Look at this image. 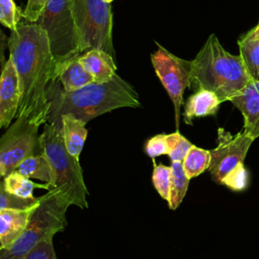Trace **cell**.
I'll return each instance as SVG.
<instances>
[{
  "instance_id": "cell-8",
  "label": "cell",
  "mask_w": 259,
  "mask_h": 259,
  "mask_svg": "<svg viewBox=\"0 0 259 259\" xmlns=\"http://www.w3.org/2000/svg\"><path fill=\"white\" fill-rule=\"evenodd\" d=\"M25 116H17L0 138V168L3 176L16 170L26 158L42 151L38 127Z\"/></svg>"
},
{
  "instance_id": "cell-17",
  "label": "cell",
  "mask_w": 259,
  "mask_h": 259,
  "mask_svg": "<svg viewBox=\"0 0 259 259\" xmlns=\"http://www.w3.org/2000/svg\"><path fill=\"white\" fill-rule=\"evenodd\" d=\"M240 57L251 81H259V26H255L238 40Z\"/></svg>"
},
{
  "instance_id": "cell-21",
  "label": "cell",
  "mask_w": 259,
  "mask_h": 259,
  "mask_svg": "<svg viewBox=\"0 0 259 259\" xmlns=\"http://www.w3.org/2000/svg\"><path fill=\"white\" fill-rule=\"evenodd\" d=\"M210 152L192 146L182 160L183 169L189 179L198 176L209 167Z\"/></svg>"
},
{
  "instance_id": "cell-26",
  "label": "cell",
  "mask_w": 259,
  "mask_h": 259,
  "mask_svg": "<svg viewBox=\"0 0 259 259\" xmlns=\"http://www.w3.org/2000/svg\"><path fill=\"white\" fill-rule=\"evenodd\" d=\"M221 184L226 185L234 191H242L247 188L249 184V174L244 163H239L233 168L223 179Z\"/></svg>"
},
{
  "instance_id": "cell-31",
  "label": "cell",
  "mask_w": 259,
  "mask_h": 259,
  "mask_svg": "<svg viewBox=\"0 0 259 259\" xmlns=\"http://www.w3.org/2000/svg\"><path fill=\"white\" fill-rule=\"evenodd\" d=\"M8 39H9V37L6 36V34L2 31V29L0 27V67H1V69L4 67V64L6 62L5 51L8 48Z\"/></svg>"
},
{
  "instance_id": "cell-11",
  "label": "cell",
  "mask_w": 259,
  "mask_h": 259,
  "mask_svg": "<svg viewBox=\"0 0 259 259\" xmlns=\"http://www.w3.org/2000/svg\"><path fill=\"white\" fill-rule=\"evenodd\" d=\"M20 99L19 81L12 60L8 58L0 75V128L8 127L17 116Z\"/></svg>"
},
{
  "instance_id": "cell-30",
  "label": "cell",
  "mask_w": 259,
  "mask_h": 259,
  "mask_svg": "<svg viewBox=\"0 0 259 259\" xmlns=\"http://www.w3.org/2000/svg\"><path fill=\"white\" fill-rule=\"evenodd\" d=\"M48 2L49 0H27L26 6L22 11L23 19L28 22H36Z\"/></svg>"
},
{
  "instance_id": "cell-34",
  "label": "cell",
  "mask_w": 259,
  "mask_h": 259,
  "mask_svg": "<svg viewBox=\"0 0 259 259\" xmlns=\"http://www.w3.org/2000/svg\"><path fill=\"white\" fill-rule=\"evenodd\" d=\"M257 26H259V22H258V24H257Z\"/></svg>"
},
{
  "instance_id": "cell-6",
  "label": "cell",
  "mask_w": 259,
  "mask_h": 259,
  "mask_svg": "<svg viewBox=\"0 0 259 259\" xmlns=\"http://www.w3.org/2000/svg\"><path fill=\"white\" fill-rule=\"evenodd\" d=\"M35 23L47 33L56 65L82 54L71 0H49Z\"/></svg>"
},
{
  "instance_id": "cell-16",
  "label": "cell",
  "mask_w": 259,
  "mask_h": 259,
  "mask_svg": "<svg viewBox=\"0 0 259 259\" xmlns=\"http://www.w3.org/2000/svg\"><path fill=\"white\" fill-rule=\"evenodd\" d=\"M221 100L211 91L200 89L195 91L186 101L184 106V121L187 124H192V119L213 115L217 113Z\"/></svg>"
},
{
  "instance_id": "cell-19",
  "label": "cell",
  "mask_w": 259,
  "mask_h": 259,
  "mask_svg": "<svg viewBox=\"0 0 259 259\" xmlns=\"http://www.w3.org/2000/svg\"><path fill=\"white\" fill-rule=\"evenodd\" d=\"M16 171L29 179L34 178L42 181L46 183L48 189L52 185L53 172L50 161L44 153V150L23 160L16 168Z\"/></svg>"
},
{
  "instance_id": "cell-5",
  "label": "cell",
  "mask_w": 259,
  "mask_h": 259,
  "mask_svg": "<svg viewBox=\"0 0 259 259\" xmlns=\"http://www.w3.org/2000/svg\"><path fill=\"white\" fill-rule=\"evenodd\" d=\"M68 207L57 193L50 189L39 197V203L19 238L8 249L0 248V259H21L37 243L64 231L67 226Z\"/></svg>"
},
{
  "instance_id": "cell-22",
  "label": "cell",
  "mask_w": 259,
  "mask_h": 259,
  "mask_svg": "<svg viewBox=\"0 0 259 259\" xmlns=\"http://www.w3.org/2000/svg\"><path fill=\"white\" fill-rule=\"evenodd\" d=\"M3 185L9 193H12L18 197L27 199L35 198L32 194V191L36 185L29 178L20 174L16 170L4 176Z\"/></svg>"
},
{
  "instance_id": "cell-13",
  "label": "cell",
  "mask_w": 259,
  "mask_h": 259,
  "mask_svg": "<svg viewBox=\"0 0 259 259\" xmlns=\"http://www.w3.org/2000/svg\"><path fill=\"white\" fill-rule=\"evenodd\" d=\"M38 201L24 209L0 210V248L8 249L23 233Z\"/></svg>"
},
{
  "instance_id": "cell-2",
  "label": "cell",
  "mask_w": 259,
  "mask_h": 259,
  "mask_svg": "<svg viewBox=\"0 0 259 259\" xmlns=\"http://www.w3.org/2000/svg\"><path fill=\"white\" fill-rule=\"evenodd\" d=\"M50 103L48 122L62 126L61 116L72 114L83 122L114 109L141 107L135 88L117 74L107 82L91 83L75 91H65L58 79L47 86Z\"/></svg>"
},
{
  "instance_id": "cell-20",
  "label": "cell",
  "mask_w": 259,
  "mask_h": 259,
  "mask_svg": "<svg viewBox=\"0 0 259 259\" xmlns=\"http://www.w3.org/2000/svg\"><path fill=\"white\" fill-rule=\"evenodd\" d=\"M171 183H170V197L168 205L171 209H176L182 202L189 184V178L187 177L182 162H171Z\"/></svg>"
},
{
  "instance_id": "cell-25",
  "label": "cell",
  "mask_w": 259,
  "mask_h": 259,
  "mask_svg": "<svg viewBox=\"0 0 259 259\" xmlns=\"http://www.w3.org/2000/svg\"><path fill=\"white\" fill-rule=\"evenodd\" d=\"M23 19L22 11L13 0H0V23L10 30L17 28Z\"/></svg>"
},
{
  "instance_id": "cell-4",
  "label": "cell",
  "mask_w": 259,
  "mask_h": 259,
  "mask_svg": "<svg viewBox=\"0 0 259 259\" xmlns=\"http://www.w3.org/2000/svg\"><path fill=\"white\" fill-rule=\"evenodd\" d=\"M39 138L53 172V182L48 190L55 191L68 206L76 205L82 209L87 208L88 190L82 168L79 159L71 156L65 147L62 126L47 122Z\"/></svg>"
},
{
  "instance_id": "cell-32",
  "label": "cell",
  "mask_w": 259,
  "mask_h": 259,
  "mask_svg": "<svg viewBox=\"0 0 259 259\" xmlns=\"http://www.w3.org/2000/svg\"><path fill=\"white\" fill-rule=\"evenodd\" d=\"M2 177H4V176H3V173H2V170H1V168H0V182H1V178H2Z\"/></svg>"
},
{
  "instance_id": "cell-33",
  "label": "cell",
  "mask_w": 259,
  "mask_h": 259,
  "mask_svg": "<svg viewBox=\"0 0 259 259\" xmlns=\"http://www.w3.org/2000/svg\"><path fill=\"white\" fill-rule=\"evenodd\" d=\"M104 1H106V2H108V3H111L113 0H104Z\"/></svg>"
},
{
  "instance_id": "cell-18",
  "label": "cell",
  "mask_w": 259,
  "mask_h": 259,
  "mask_svg": "<svg viewBox=\"0 0 259 259\" xmlns=\"http://www.w3.org/2000/svg\"><path fill=\"white\" fill-rule=\"evenodd\" d=\"M61 121L65 147L71 156L79 159L87 138L86 123L72 114L62 115Z\"/></svg>"
},
{
  "instance_id": "cell-9",
  "label": "cell",
  "mask_w": 259,
  "mask_h": 259,
  "mask_svg": "<svg viewBox=\"0 0 259 259\" xmlns=\"http://www.w3.org/2000/svg\"><path fill=\"white\" fill-rule=\"evenodd\" d=\"M157 47V51L151 55L152 65L173 102L175 124L178 130L183 93L190 84V61L175 56L158 42Z\"/></svg>"
},
{
  "instance_id": "cell-3",
  "label": "cell",
  "mask_w": 259,
  "mask_h": 259,
  "mask_svg": "<svg viewBox=\"0 0 259 259\" xmlns=\"http://www.w3.org/2000/svg\"><path fill=\"white\" fill-rule=\"evenodd\" d=\"M250 82L241 57L229 53L213 33L190 61L189 88L209 90L221 102L230 101Z\"/></svg>"
},
{
  "instance_id": "cell-28",
  "label": "cell",
  "mask_w": 259,
  "mask_h": 259,
  "mask_svg": "<svg viewBox=\"0 0 259 259\" xmlns=\"http://www.w3.org/2000/svg\"><path fill=\"white\" fill-rule=\"evenodd\" d=\"M53 238L54 237H50L37 243L21 259H58L54 248Z\"/></svg>"
},
{
  "instance_id": "cell-23",
  "label": "cell",
  "mask_w": 259,
  "mask_h": 259,
  "mask_svg": "<svg viewBox=\"0 0 259 259\" xmlns=\"http://www.w3.org/2000/svg\"><path fill=\"white\" fill-rule=\"evenodd\" d=\"M166 144L171 162H182L190 148L193 146L186 138H184L178 131L172 134L166 135Z\"/></svg>"
},
{
  "instance_id": "cell-14",
  "label": "cell",
  "mask_w": 259,
  "mask_h": 259,
  "mask_svg": "<svg viewBox=\"0 0 259 259\" xmlns=\"http://www.w3.org/2000/svg\"><path fill=\"white\" fill-rule=\"evenodd\" d=\"M78 61L93 77L95 83L109 81L116 75L113 57L100 49H91L78 57Z\"/></svg>"
},
{
  "instance_id": "cell-27",
  "label": "cell",
  "mask_w": 259,
  "mask_h": 259,
  "mask_svg": "<svg viewBox=\"0 0 259 259\" xmlns=\"http://www.w3.org/2000/svg\"><path fill=\"white\" fill-rule=\"evenodd\" d=\"M38 199L39 197H35L34 199L21 198L12 193H9L3 185V181L0 182V210L24 209L35 204L38 201Z\"/></svg>"
},
{
  "instance_id": "cell-12",
  "label": "cell",
  "mask_w": 259,
  "mask_h": 259,
  "mask_svg": "<svg viewBox=\"0 0 259 259\" xmlns=\"http://www.w3.org/2000/svg\"><path fill=\"white\" fill-rule=\"evenodd\" d=\"M244 117L243 131L254 140L259 137V81H251L230 100Z\"/></svg>"
},
{
  "instance_id": "cell-7",
  "label": "cell",
  "mask_w": 259,
  "mask_h": 259,
  "mask_svg": "<svg viewBox=\"0 0 259 259\" xmlns=\"http://www.w3.org/2000/svg\"><path fill=\"white\" fill-rule=\"evenodd\" d=\"M82 54L100 49L114 57L112 44V13L104 0H71Z\"/></svg>"
},
{
  "instance_id": "cell-10",
  "label": "cell",
  "mask_w": 259,
  "mask_h": 259,
  "mask_svg": "<svg viewBox=\"0 0 259 259\" xmlns=\"http://www.w3.org/2000/svg\"><path fill=\"white\" fill-rule=\"evenodd\" d=\"M254 139L244 131L232 135L221 127L218 130L217 147L210 150L209 171L212 180L221 184L222 179L239 163H244Z\"/></svg>"
},
{
  "instance_id": "cell-24",
  "label": "cell",
  "mask_w": 259,
  "mask_h": 259,
  "mask_svg": "<svg viewBox=\"0 0 259 259\" xmlns=\"http://www.w3.org/2000/svg\"><path fill=\"white\" fill-rule=\"evenodd\" d=\"M152 181L155 189L160 194V196L169 200L170 197V183H171V168L170 166H165L163 164L156 165L152 174Z\"/></svg>"
},
{
  "instance_id": "cell-15",
  "label": "cell",
  "mask_w": 259,
  "mask_h": 259,
  "mask_svg": "<svg viewBox=\"0 0 259 259\" xmlns=\"http://www.w3.org/2000/svg\"><path fill=\"white\" fill-rule=\"evenodd\" d=\"M78 57L66 60L55 66L52 80L58 79L65 91H75L95 83L93 77L78 61Z\"/></svg>"
},
{
  "instance_id": "cell-29",
  "label": "cell",
  "mask_w": 259,
  "mask_h": 259,
  "mask_svg": "<svg viewBox=\"0 0 259 259\" xmlns=\"http://www.w3.org/2000/svg\"><path fill=\"white\" fill-rule=\"evenodd\" d=\"M145 151L153 160L159 156L167 155L168 149L166 144V135L159 134L149 139L145 145Z\"/></svg>"
},
{
  "instance_id": "cell-1",
  "label": "cell",
  "mask_w": 259,
  "mask_h": 259,
  "mask_svg": "<svg viewBox=\"0 0 259 259\" xmlns=\"http://www.w3.org/2000/svg\"><path fill=\"white\" fill-rule=\"evenodd\" d=\"M8 49L19 81L17 116H25L39 125L45 124L50 110L46 90L56 66L47 33L35 22L24 19L11 30Z\"/></svg>"
}]
</instances>
